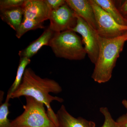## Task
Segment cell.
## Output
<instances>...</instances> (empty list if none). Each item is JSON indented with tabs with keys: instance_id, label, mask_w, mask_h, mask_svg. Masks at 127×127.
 Masks as SVG:
<instances>
[{
	"instance_id": "1",
	"label": "cell",
	"mask_w": 127,
	"mask_h": 127,
	"mask_svg": "<svg viewBox=\"0 0 127 127\" xmlns=\"http://www.w3.org/2000/svg\"><path fill=\"white\" fill-rule=\"evenodd\" d=\"M62 88L55 80L48 78H42L36 74L31 68L25 70L22 81L20 86L12 94L10 98H19L22 96L33 98L42 103L47 108V113L51 120L57 127L56 114L51 107V103L53 101L63 102L62 98L53 96L50 94H58L61 93Z\"/></svg>"
},
{
	"instance_id": "2",
	"label": "cell",
	"mask_w": 127,
	"mask_h": 127,
	"mask_svg": "<svg viewBox=\"0 0 127 127\" xmlns=\"http://www.w3.org/2000/svg\"><path fill=\"white\" fill-rule=\"evenodd\" d=\"M98 40L99 53L92 78L94 81L101 84L111 79L117 60L127 41V32L113 38H104L98 35Z\"/></svg>"
},
{
	"instance_id": "3",
	"label": "cell",
	"mask_w": 127,
	"mask_h": 127,
	"mask_svg": "<svg viewBox=\"0 0 127 127\" xmlns=\"http://www.w3.org/2000/svg\"><path fill=\"white\" fill-rule=\"evenodd\" d=\"M81 38L72 31L55 32L49 46L56 56L72 61L85 58L87 53Z\"/></svg>"
},
{
	"instance_id": "4",
	"label": "cell",
	"mask_w": 127,
	"mask_h": 127,
	"mask_svg": "<svg viewBox=\"0 0 127 127\" xmlns=\"http://www.w3.org/2000/svg\"><path fill=\"white\" fill-rule=\"evenodd\" d=\"M26 104L22 113L11 121L13 127H55L45 105L33 98L25 97Z\"/></svg>"
},
{
	"instance_id": "5",
	"label": "cell",
	"mask_w": 127,
	"mask_h": 127,
	"mask_svg": "<svg viewBox=\"0 0 127 127\" xmlns=\"http://www.w3.org/2000/svg\"><path fill=\"white\" fill-rule=\"evenodd\" d=\"M96 19L98 35L106 38H113L122 35L127 32V26L117 23L115 20L98 5L94 0H89Z\"/></svg>"
},
{
	"instance_id": "6",
	"label": "cell",
	"mask_w": 127,
	"mask_h": 127,
	"mask_svg": "<svg viewBox=\"0 0 127 127\" xmlns=\"http://www.w3.org/2000/svg\"><path fill=\"white\" fill-rule=\"evenodd\" d=\"M76 16L77 24L72 31L81 35L87 55L92 63L95 64L97 61L99 53L98 35L97 32L82 18L77 15Z\"/></svg>"
},
{
	"instance_id": "7",
	"label": "cell",
	"mask_w": 127,
	"mask_h": 127,
	"mask_svg": "<svg viewBox=\"0 0 127 127\" xmlns=\"http://www.w3.org/2000/svg\"><path fill=\"white\" fill-rule=\"evenodd\" d=\"M49 20V28L54 32H58L72 31L77 24V18L75 12L66 3L51 11Z\"/></svg>"
},
{
	"instance_id": "8",
	"label": "cell",
	"mask_w": 127,
	"mask_h": 127,
	"mask_svg": "<svg viewBox=\"0 0 127 127\" xmlns=\"http://www.w3.org/2000/svg\"><path fill=\"white\" fill-rule=\"evenodd\" d=\"M22 7L23 19L43 23L49 20L51 11L44 0H26Z\"/></svg>"
},
{
	"instance_id": "9",
	"label": "cell",
	"mask_w": 127,
	"mask_h": 127,
	"mask_svg": "<svg viewBox=\"0 0 127 127\" xmlns=\"http://www.w3.org/2000/svg\"><path fill=\"white\" fill-rule=\"evenodd\" d=\"M66 2L75 14L97 32L95 14L89 0H66Z\"/></svg>"
},
{
	"instance_id": "10",
	"label": "cell",
	"mask_w": 127,
	"mask_h": 127,
	"mask_svg": "<svg viewBox=\"0 0 127 127\" xmlns=\"http://www.w3.org/2000/svg\"><path fill=\"white\" fill-rule=\"evenodd\" d=\"M57 127H96L95 123L81 117L75 118L68 113L64 105L56 113Z\"/></svg>"
},
{
	"instance_id": "11",
	"label": "cell",
	"mask_w": 127,
	"mask_h": 127,
	"mask_svg": "<svg viewBox=\"0 0 127 127\" xmlns=\"http://www.w3.org/2000/svg\"><path fill=\"white\" fill-rule=\"evenodd\" d=\"M55 33L49 27H48L38 39L32 42L25 49L20 51L18 55L20 58L26 57L31 59L42 47L49 46L50 41Z\"/></svg>"
},
{
	"instance_id": "12",
	"label": "cell",
	"mask_w": 127,
	"mask_h": 127,
	"mask_svg": "<svg viewBox=\"0 0 127 127\" xmlns=\"http://www.w3.org/2000/svg\"><path fill=\"white\" fill-rule=\"evenodd\" d=\"M0 16L1 20L16 32L23 21V7L4 9L0 10Z\"/></svg>"
},
{
	"instance_id": "13",
	"label": "cell",
	"mask_w": 127,
	"mask_h": 127,
	"mask_svg": "<svg viewBox=\"0 0 127 127\" xmlns=\"http://www.w3.org/2000/svg\"><path fill=\"white\" fill-rule=\"evenodd\" d=\"M102 9L121 25L127 26V20L120 13L116 6V1L112 0H94Z\"/></svg>"
},
{
	"instance_id": "14",
	"label": "cell",
	"mask_w": 127,
	"mask_h": 127,
	"mask_svg": "<svg viewBox=\"0 0 127 127\" xmlns=\"http://www.w3.org/2000/svg\"><path fill=\"white\" fill-rule=\"evenodd\" d=\"M31 62V59L30 58L26 57L20 58L15 79L7 93V96L9 98L12 94L14 93L20 86L22 81L27 66L30 64Z\"/></svg>"
},
{
	"instance_id": "15",
	"label": "cell",
	"mask_w": 127,
	"mask_h": 127,
	"mask_svg": "<svg viewBox=\"0 0 127 127\" xmlns=\"http://www.w3.org/2000/svg\"><path fill=\"white\" fill-rule=\"evenodd\" d=\"M43 28H45L43 23L23 19L20 26L16 32V36L18 39H20L24 34L29 31Z\"/></svg>"
},
{
	"instance_id": "16",
	"label": "cell",
	"mask_w": 127,
	"mask_h": 127,
	"mask_svg": "<svg viewBox=\"0 0 127 127\" xmlns=\"http://www.w3.org/2000/svg\"><path fill=\"white\" fill-rule=\"evenodd\" d=\"M10 99L6 96L5 102L0 106V127H13L11 122L10 121L8 117L10 113L9 111Z\"/></svg>"
},
{
	"instance_id": "17",
	"label": "cell",
	"mask_w": 127,
	"mask_h": 127,
	"mask_svg": "<svg viewBox=\"0 0 127 127\" xmlns=\"http://www.w3.org/2000/svg\"><path fill=\"white\" fill-rule=\"evenodd\" d=\"M100 112L104 117V123L102 127H119L116 121H115L111 116V113L106 107L100 108Z\"/></svg>"
},
{
	"instance_id": "18",
	"label": "cell",
	"mask_w": 127,
	"mask_h": 127,
	"mask_svg": "<svg viewBox=\"0 0 127 127\" xmlns=\"http://www.w3.org/2000/svg\"><path fill=\"white\" fill-rule=\"evenodd\" d=\"M26 0H1L0 10L23 6Z\"/></svg>"
},
{
	"instance_id": "19",
	"label": "cell",
	"mask_w": 127,
	"mask_h": 127,
	"mask_svg": "<svg viewBox=\"0 0 127 127\" xmlns=\"http://www.w3.org/2000/svg\"><path fill=\"white\" fill-rule=\"evenodd\" d=\"M51 11L57 10L66 4L65 0H44Z\"/></svg>"
},
{
	"instance_id": "20",
	"label": "cell",
	"mask_w": 127,
	"mask_h": 127,
	"mask_svg": "<svg viewBox=\"0 0 127 127\" xmlns=\"http://www.w3.org/2000/svg\"><path fill=\"white\" fill-rule=\"evenodd\" d=\"M118 9L120 13L124 17L127 16V0L120 1Z\"/></svg>"
},
{
	"instance_id": "21",
	"label": "cell",
	"mask_w": 127,
	"mask_h": 127,
	"mask_svg": "<svg viewBox=\"0 0 127 127\" xmlns=\"http://www.w3.org/2000/svg\"><path fill=\"white\" fill-rule=\"evenodd\" d=\"M119 127H127V115L123 114L116 120Z\"/></svg>"
},
{
	"instance_id": "22",
	"label": "cell",
	"mask_w": 127,
	"mask_h": 127,
	"mask_svg": "<svg viewBox=\"0 0 127 127\" xmlns=\"http://www.w3.org/2000/svg\"><path fill=\"white\" fill-rule=\"evenodd\" d=\"M122 103L124 106L125 107V108L127 109V113L126 114L127 115V100H123L122 102Z\"/></svg>"
},
{
	"instance_id": "23",
	"label": "cell",
	"mask_w": 127,
	"mask_h": 127,
	"mask_svg": "<svg viewBox=\"0 0 127 127\" xmlns=\"http://www.w3.org/2000/svg\"><path fill=\"white\" fill-rule=\"evenodd\" d=\"M125 18H126V19H127V17H125Z\"/></svg>"
},
{
	"instance_id": "24",
	"label": "cell",
	"mask_w": 127,
	"mask_h": 127,
	"mask_svg": "<svg viewBox=\"0 0 127 127\" xmlns=\"http://www.w3.org/2000/svg\"></svg>"
}]
</instances>
